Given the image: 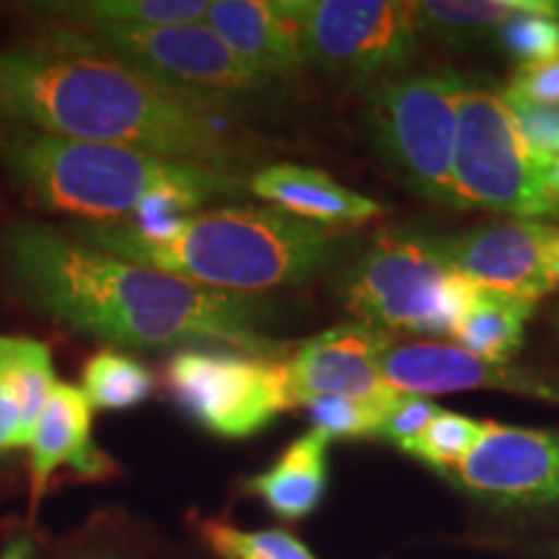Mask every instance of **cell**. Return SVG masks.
I'll use <instances>...</instances> for the list:
<instances>
[{
  "label": "cell",
  "instance_id": "1",
  "mask_svg": "<svg viewBox=\"0 0 559 559\" xmlns=\"http://www.w3.org/2000/svg\"><path fill=\"white\" fill-rule=\"evenodd\" d=\"M0 243L21 296L73 332L122 347L213 342L260 358L288 355L264 334L270 317L260 296L140 267L39 223H16Z\"/></svg>",
  "mask_w": 559,
  "mask_h": 559
},
{
  "label": "cell",
  "instance_id": "2",
  "mask_svg": "<svg viewBox=\"0 0 559 559\" xmlns=\"http://www.w3.org/2000/svg\"><path fill=\"white\" fill-rule=\"evenodd\" d=\"M0 122L226 174L249 158L247 143L218 111L198 107L58 24L0 47Z\"/></svg>",
  "mask_w": 559,
  "mask_h": 559
},
{
  "label": "cell",
  "instance_id": "3",
  "mask_svg": "<svg viewBox=\"0 0 559 559\" xmlns=\"http://www.w3.org/2000/svg\"><path fill=\"white\" fill-rule=\"evenodd\" d=\"M68 236L140 267L249 296L309 283L340 249L330 228L251 205L151 223H73Z\"/></svg>",
  "mask_w": 559,
  "mask_h": 559
},
{
  "label": "cell",
  "instance_id": "4",
  "mask_svg": "<svg viewBox=\"0 0 559 559\" xmlns=\"http://www.w3.org/2000/svg\"><path fill=\"white\" fill-rule=\"evenodd\" d=\"M0 160L32 205L86 223L179 218L239 192V174L24 128L3 138Z\"/></svg>",
  "mask_w": 559,
  "mask_h": 559
},
{
  "label": "cell",
  "instance_id": "5",
  "mask_svg": "<svg viewBox=\"0 0 559 559\" xmlns=\"http://www.w3.org/2000/svg\"><path fill=\"white\" fill-rule=\"evenodd\" d=\"M474 288L445 260L440 241L383 230L340 283L342 306L381 332L451 334Z\"/></svg>",
  "mask_w": 559,
  "mask_h": 559
},
{
  "label": "cell",
  "instance_id": "6",
  "mask_svg": "<svg viewBox=\"0 0 559 559\" xmlns=\"http://www.w3.org/2000/svg\"><path fill=\"white\" fill-rule=\"evenodd\" d=\"M466 86L456 73L391 81L370 96L366 124L383 166L419 198L466 210L453 179L459 104Z\"/></svg>",
  "mask_w": 559,
  "mask_h": 559
},
{
  "label": "cell",
  "instance_id": "7",
  "mask_svg": "<svg viewBox=\"0 0 559 559\" xmlns=\"http://www.w3.org/2000/svg\"><path fill=\"white\" fill-rule=\"evenodd\" d=\"M453 179L466 207L515 215L521 221L557 218L544 160L531 151L506 96L466 88L459 104Z\"/></svg>",
  "mask_w": 559,
  "mask_h": 559
},
{
  "label": "cell",
  "instance_id": "8",
  "mask_svg": "<svg viewBox=\"0 0 559 559\" xmlns=\"http://www.w3.org/2000/svg\"><path fill=\"white\" fill-rule=\"evenodd\" d=\"M75 32L164 88L218 115L275 86V81L243 66L205 21L156 29L88 26Z\"/></svg>",
  "mask_w": 559,
  "mask_h": 559
},
{
  "label": "cell",
  "instance_id": "9",
  "mask_svg": "<svg viewBox=\"0 0 559 559\" xmlns=\"http://www.w3.org/2000/svg\"><path fill=\"white\" fill-rule=\"evenodd\" d=\"M174 402L202 430L241 440L296 407L285 360L247 353L181 349L166 366Z\"/></svg>",
  "mask_w": 559,
  "mask_h": 559
},
{
  "label": "cell",
  "instance_id": "10",
  "mask_svg": "<svg viewBox=\"0 0 559 559\" xmlns=\"http://www.w3.org/2000/svg\"><path fill=\"white\" fill-rule=\"evenodd\" d=\"M306 60L362 83L400 70L417 50L409 3L394 0H293Z\"/></svg>",
  "mask_w": 559,
  "mask_h": 559
},
{
  "label": "cell",
  "instance_id": "11",
  "mask_svg": "<svg viewBox=\"0 0 559 559\" xmlns=\"http://www.w3.org/2000/svg\"><path fill=\"white\" fill-rule=\"evenodd\" d=\"M445 479L495 508H559V432L487 423Z\"/></svg>",
  "mask_w": 559,
  "mask_h": 559
},
{
  "label": "cell",
  "instance_id": "12",
  "mask_svg": "<svg viewBox=\"0 0 559 559\" xmlns=\"http://www.w3.org/2000/svg\"><path fill=\"white\" fill-rule=\"evenodd\" d=\"M383 381L402 394H451V391H508L559 404V381L539 370L489 362L449 342L386 340L379 360Z\"/></svg>",
  "mask_w": 559,
  "mask_h": 559
},
{
  "label": "cell",
  "instance_id": "13",
  "mask_svg": "<svg viewBox=\"0 0 559 559\" xmlns=\"http://www.w3.org/2000/svg\"><path fill=\"white\" fill-rule=\"evenodd\" d=\"M555 228L542 221H500L440 241L445 260L461 277L531 304L557 288L549 267Z\"/></svg>",
  "mask_w": 559,
  "mask_h": 559
},
{
  "label": "cell",
  "instance_id": "14",
  "mask_svg": "<svg viewBox=\"0 0 559 559\" xmlns=\"http://www.w3.org/2000/svg\"><path fill=\"white\" fill-rule=\"evenodd\" d=\"M386 340L389 334L376 326L347 321L300 342L285 358L296 407L321 396L368 402L400 396L402 391L391 389L379 368Z\"/></svg>",
  "mask_w": 559,
  "mask_h": 559
},
{
  "label": "cell",
  "instance_id": "15",
  "mask_svg": "<svg viewBox=\"0 0 559 559\" xmlns=\"http://www.w3.org/2000/svg\"><path fill=\"white\" fill-rule=\"evenodd\" d=\"M91 423H94V407L86 394L70 383H55L29 443L32 513H37L47 487L62 466L86 481L117 474V464L109 453L102 451L91 438Z\"/></svg>",
  "mask_w": 559,
  "mask_h": 559
},
{
  "label": "cell",
  "instance_id": "16",
  "mask_svg": "<svg viewBox=\"0 0 559 559\" xmlns=\"http://www.w3.org/2000/svg\"><path fill=\"white\" fill-rule=\"evenodd\" d=\"M205 24L223 45L270 81L306 68V50L293 0H210Z\"/></svg>",
  "mask_w": 559,
  "mask_h": 559
},
{
  "label": "cell",
  "instance_id": "17",
  "mask_svg": "<svg viewBox=\"0 0 559 559\" xmlns=\"http://www.w3.org/2000/svg\"><path fill=\"white\" fill-rule=\"evenodd\" d=\"M247 190L270 207L321 228H355L381 218L386 207L349 190L326 171L298 164H272L254 171Z\"/></svg>",
  "mask_w": 559,
  "mask_h": 559
},
{
  "label": "cell",
  "instance_id": "18",
  "mask_svg": "<svg viewBox=\"0 0 559 559\" xmlns=\"http://www.w3.org/2000/svg\"><path fill=\"white\" fill-rule=\"evenodd\" d=\"M330 445L332 438L326 432L317 428L304 432L267 469L243 479V492L262 500L277 519H309L330 487Z\"/></svg>",
  "mask_w": 559,
  "mask_h": 559
},
{
  "label": "cell",
  "instance_id": "19",
  "mask_svg": "<svg viewBox=\"0 0 559 559\" xmlns=\"http://www.w3.org/2000/svg\"><path fill=\"white\" fill-rule=\"evenodd\" d=\"M534 306L526 298L474 285L451 330L453 345L489 362H510L523 347Z\"/></svg>",
  "mask_w": 559,
  "mask_h": 559
},
{
  "label": "cell",
  "instance_id": "20",
  "mask_svg": "<svg viewBox=\"0 0 559 559\" xmlns=\"http://www.w3.org/2000/svg\"><path fill=\"white\" fill-rule=\"evenodd\" d=\"M210 11V0H81V3H41L39 13L60 26L88 29H156V26L200 24Z\"/></svg>",
  "mask_w": 559,
  "mask_h": 559
},
{
  "label": "cell",
  "instance_id": "21",
  "mask_svg": "<svg viewBox=\"0 0 559 559\" xmlns=\"http://www.w3.org/2000/svg\"><path fill=\"white\" fill-rule=\"evenodd\" d=\"M412 16L419 32L461 45L492 34L515 13H544L559 19V0H417Z\"/></svg>",
  "mask_w": 559,
  "mask_h": 559
},
{
  "label": "cell",
  "instance_id": "22",
  "mask_svg": "<svg viewBox=\"0 0 559 559\" xmlns=\"http://www.w3.org/2000/svg\"><path fill=\"white\" fill-rule=\"evenodd\" d=\"M52 353L45 342L32 337L0 334V389L19 409L26 436H34V425L45 409L47 396L55 389Z\"/></svg>",
  "mask_w": 559,
  "mask_h": 559
},
{
  "label": "cell",
  "instance_id": "23",
  "mask_svg": "<svg viewBox=\"0 0 559 559\" xmlns=\"http://www.w3.org/2000/svg\"><path fill=\"white\" fill-rule=\"evenodd\" d=\"M153 373L143 362L115 349L91 355L83 366V386L94 409H135L153 394Z\"/></svg>",
  "mask_w": 559,
  "mask_h": 559
},
{
  "label": "cell",
  "instance_id": "24",
  "mask_svg": "<svg viewBox=\"0 0 559 559\" xmlns=\"http://www.w3.org/2000/svg\"><path fill=\"white\" fill-rule=\"evenodd\" d=\"M194 531L218 559H317L298 536L283 528L249 531L228 519H200Z\"/></svg>",
  "mask_w": 559,
  "mask_h": 559
},
{
  "label": "cell",
  "instance_id": "25",
  "mask_svg": "<svg viewBox=\"0 0 559 559\" xmlns=\"http://www.w3.org/2000/svg\"><path fill=\"white\" fill-rule=\"evenodd\" d=\"M485 428L487 423H481V419L443 409L423 430V436L412 440L404 453H409L419 464L430 466V469L445 477V474H451L461 461L469 456V451L477 445Z\"/></svg>",
  "mask_w": 559,
  "mask_h": 559
},
{
  "label": "cell",
  "instance_id": "26",
  "mask_svg": "<svg viewBox=\"0 0 559 559\" xmlns=\"http://www.w3.org/2000/svg\"><path fill=\"white\" fill-rule=\"evenodd\" d=\"M402 396V394H400ZM400 396L386 402L368 400H342V396H321V400L306 402L313 428L334 438H379L381 423L386 409Z\"/></svg>",
  "mask_w": 559,
  "mask_h": 559
},
{
  "label": "cell",
  "instance_id": "27",
  "mask_svg": "<svg viewBox=\"0 0 559 559\" xmlns=\"http://www.w3.org/2000/svg\"><path fill=\"white\" fill-rule=\"evenodd\" d=\"M500 52L523 66L551 60L559 55V19L544 13H515L492 32Z\"/></svg>",
  "mask_w": 559,
  "mask_h": 559
},
{
  "label": "cell",
  "instance_id": "28",
  "mask_svg": "<svg viewBox=\"0 0 559 559\" xmlns=\"http://www.w3.org/2000/svg\"><path fill=\"white\" fill-rule=\"evenodd\" d=\"M443 407L436 404L428 396L417 394H402L391 407L386 409V417H383L379 438L386 440V443L396 445V449L404 451L412 440L423 436V430L436 419Z\"/></svg>",
  "mask_w": 559,
  "mask_h": 559
},
{
  "label": "cell",
  "instance_id": "29",
  "mask_svg": "<svg viewBox=\"0 0 559 559\" xmlns=\"http://www.w3.org/2000/svg\"><path fill=\"white\" fill-rule=\"evenodd\" d=\"M502 96H506L510 109H513L515 120H519V128L523 132V138L528 140L531 151H534L544 164L559 158V107L528 104L523 99H515V96H508L506 91H502Z\"/></svg>",
  "mask_w": 559,
  "mask_h": 559
},
{
  "label": "cell",
  "instance_id": "30",
  "mask_svg": "<svg viewBox=\"0 0 559 559\" xmlns=\"http://www.w3.org/2000/svg\"><path fill=\"white\" fill-rule=\"evenodd\" d=\"M506 94L539 107H559V55L536 66L515 68Z\"/></svg>",
  "mask_w": 559,
  "mask_h": 559
},
{
  "label": "cell",
  "instance_id": "31",
  "mask_svg": "<svg viewBox=\"0 0 559 559\" xmlns=\"http://www.w3.org/2000/svg\"><path fill=\"white\" fill-rule=\"evenodd\" d=\"M16 449H29V436H26L19 409L0 389V456Z\"/></svg>",
  "mask_w": 559,
  "mask_h": 559
},
{
  "label": "cell",
  "instance_id": "32",
  "mask_svg": "<svg viewBox=\"0 0 559 559\" xmlns=\"http://www.w3.org/2000/svg\"><path fill=\"white\" fill-rule=\"evenodd\" d=\"M66 559H128V551L115 536L94 531V534L83 536L81 544H75Z\"/></svg>",
  "mask_w": 559,
  "mask_h": 559
},
{
  "label": "cell",
  "instance_id": "33",
  "mask_svg": "<svg viewBox=\"0 0 559 559\" xmlns=\"http://www.w3.org/2000/svg\"><path fill=\"white\" fill-rule=\"evenodd\" d=\"M37 557V549H34V542L29 536H13V539L5 544L3 551H0V559H34Z\"/></svg>",
  "mask_w": 559,
  "mask_h": 559
},
{
  "label": "cell",
  "instance_id": "34",
  "mask_svg": "<svg viewBox=\"0 0 559 559\" xmlns=\"http://www.w3.org/2000/svg\"><path fill=\"white\" fill-rule=\"evenodd\" d=\"M544 174H547L549 190L555 192V198L559 200V158L547 160V164H544Z\"/></svg>",
  "mask_w": 559,
  "mask_h": 559
},
{
  "label": "cell",
  "instance_id": "35",
  "mask_svg": "<svg viewBox=\"0 0 559 559\" xmlns=\"http://www.w3.org/2000/svg\"><path fill=\"white\" fill-rule=\"evenodd\" d=\"M549 267L551 275H555V283L559 285V228H555V236H551L549 243Z\"/></svg>",
  "mask_w": 559,
  "mask_h": 559
},
{
  "label": "cell",
  "instance_id": "36",
  "mask_svg": "<svg viewBox=\"0 0 559 559\" xmlns=\"http://www.w3.org/2000/svg\"><path fill=\"white\" fill-rule=\"evenodd\" d=\"M547 551H549V555L555 557V559H559V542H557V544H549Z\"/></svg>",
  "mask_w": 559,
  "mask_h": 559
},
{
  "label": "cell",
  "instance_id": "37",
  "mask_svg": "<svg viewBox=\"0 0 559 559\" xmlns=\"http://www.w3.org/2000/svg\"><path fill=\"white\" fill-rule=\"evenodd\" d=\"M557 326H559V317H557Z\"/></svg>",
  "mask_w": 559,
  "mask_h": 559
}]
</instances>
